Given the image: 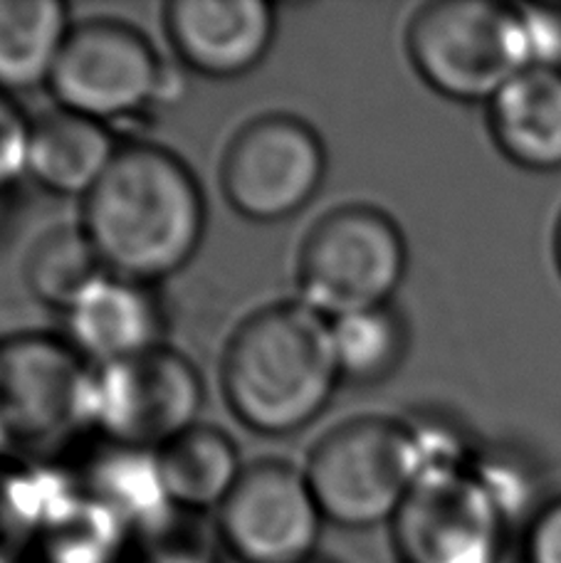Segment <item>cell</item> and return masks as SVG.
<instances>
[{"mask_svg":"<svg viewBox=\"0 0 561 563\" xmlns=\"http://www.w3.org/2000/svg\"><path fill=\"white\" fill-rule=\"evenodd\" d=\"M82 230L109 275L152 285L184 269L204 243V190L172 151L136 141L89 190Z\"/></svg>","mask_w":561,"mask_h":563,"instance_id":"6da1fadb","label":"cell"},{"mask_svg":"<svg viewBox=\"0 0 561 563\" xmlns=\"http://www.w3.org/2000/svg\"><path fill=\"white\" fill-rule=\"evenodd\" d=\"M220 378L226 404L245 428L267 438L299 432L334 396L332 321L305 301L255 311L230 336Z\"/></svg>","mask_w":561,"mask_h":563,"instance_id":"7a4b0ae2","label":"cell"},{"mask_svg":"<svg viewBox=\"0 0 561 563\" xmlns=\"http://www.w3.org/2000/svg\"><path fill=\"white\" fill-rule=\"evenodd\" d=\"M97 368L50 334L0 341V462L47 472L95 430Z\"/></svg>","mask_w":561,"mask_h":563,"instance_id":"3957f363","label":"cell"},{"mask_svg":"<svg viewBox=\"0 0 561 563\" xmlns=\"http://www.w3.org/2000/svg\"><path fill=\"white\" fill-rule=\"evenodd\" d=\"M424 470L406 420L366 416L342 422L309 452L305 475L329 525H391Z\"/></svg>","mask_w":561,"mask_h":563,"instance_id":"277c9868","label":"cell"},{"mask_svg":"<svg viewBox=\"0 0 561 563\" xmlns=\"http://www.w3.org/2000/svg\"><path fill=\"white\" fill-rule=\"evenodd\" d=\"M406 49L428 87L453 102H493L529 69L519 8L438 0L410 18Z\"/></svg>","mask_w":561,"mask_h":563,"instance_id":"5b68a950","label":"cell"},{"mask_svg":"<svg viewBox=\"0 0 561 563\" xmlns=\"http://www.w3.org/2000/svg\"><path fill=\"white\" fill-rule=\"evenodd\" d=\"M408 269L406 238L374 206H342L309 230L299 253L302 301L334 321L391 305Z\"/></svg>","mask_w":561,"mask_h":563,"instance_id":"8992f818","label":"cell"},{"mask_svg":"<svg viewBox=\"0 0 561 563\" xmlns=\"http://www.w3.org/2000/svg\"><path fill=\"white\" fill-rule=\"evenodd\" d=\"M174 85L152 43L117 20L75 25L50 77L57 107L109 126L164 102Z\"/></svg>","mask_w":561,"mask_h":563,"instance_id":"52a82bcc","label":"cell"},{"mask_svg":"<svg viewBox=\"0 0 561 563\" xmlns=\"http://www.w3.org/2000/svg\"><path fill=\"white\" fill-rule=\"evenodd\" d=\"M470 465L420 470L391 521L400 563H503L509 525Z\"/></svg>","mask_w":561,"mask_h":563,"instance_id":"ba28073f","label":"cell"},{"mask_svg":"<svg viewBox=\"0 0 561 563\" xmlns=\"http://www.w3.org/2000/svg\"><path fill=\"white\" fill-rule=\"evenodd\" d=\"M204 380L166 344L97 368L95 430L114 445L158 452L198 426Z\"/></svg>","mask_w":561,"mask_h":563,"instance_id":"9c48e42d","label":"cell"},{"mask_svg":"<svg viewBox=\"0 0 561 563\" xmlns=\"http://www.w3.org/2000/svg\"><path fill=\"white\" fill-rule=\"evenodd\" d=\"M327 151L302 119L265 114L245 124L223 158L228 203L253 223H279L299 213L322 186Z\"/></svg>","mask_w":561,"mask_h":563,"instance_id":"30bf717a","label":"cell"},{"mask_svg":"<svg viewBox=\"0 0 561 563\" xmlns=\"http://www.w3.org/2000/svg\"><path fill=\"white\" fill-rule=\"evenodd\" d=\"M324 515L302 470L260 460L243 470L218 509V534L238 563H307L322 537Z\"/></svg>","mask_w":561,"mask_h":563,"instance_id":"8fae6325","label":"cell"},{"mask_svg":"<svg viewBox=\"0 0 561 563\" xmlns=\"http://www.w3.org/2000/svg\"><path fill=\"white\" fill-rule=\"evenodd\" d=\"M166 30L178 59L213 79L243 77L270 53L275 8L263 0H174Z\"/></svg>","mask_w":561,"mask_h":563,"instance_id":"7c38bea8","label":"cell"},{"mask_svg":"<svg viewBox=\"0 0 561 563\" xmlns=\"http://www.w3.org/2000/svg\"><path fill=\"white\" fill-rule=\"evenodd\" d=\"M65 314L67 341L95 368L164 346V311L144 282L105 275Z\"/></svg>","mask_w":561,"mask_h":563,"instance_id":"4fadbf2b","label":"cell"},{"mask_svg":"<svg viewBox=\"0 0 561 563\" xmlns=\"http://www.w3.org/2000/svg\"><path fill=\"white\" fill-rule=\"evenodd\" d=\"M119 148L112 126L57 107L33 119L28 174L57 196L87 198Z\"/></svg>","mask_w":561,"mask_h":563,"instance_id":"5bb4252c","label":"cell"},{"mask_svg":"<svg viewBox=\"0 0 561 563\" xmlns=\"http://www.w3.org/2000/svg\"><path fill=\"white\" fill-rule=\"evenodd\" d=\"M490 129L507 158L532 170L561 168V73L529 67L493 102Z\"/></svg>","mask_w":561,"mask_h":563,"instance_id":"9a60e30c","label":"cell"},{"mask_svg":"<svg viewBox=\"0 0 561 563\" xmlns=\"http://www.w3.org/2000/svg\"><path fill=\"white\" fill-rule=\"evenodd\" d=\"M132 541L134 529L73 479L57 487L28 563H127Z\"/></svg>","mask_w":561,"mask_h":563,"instance_id":"2e32d148","label":"cell"},{"mask_svg":"<svg viewBox=\"0 0 561 563\" xmlns=\"http://www.w3.org/2000/svg\"><path fill=\"white\" fill-rule=\"evenodd\" d=\"M240 452L223 430L213 426H194L184 435L156 452L168 505L206 515L220 509L243 475Z\"/></svg>","mask_w":561,"mask_h":563,"instance_id":"e0dca14e","label":"cell"},{"mask_svg":"<svg viewBox=\"0 0 561 563\" xmlns=\"http://www.w3.org/2000/svg\"><path fill=\"white\" fill-rule=\"evenodd\" d=\"M73 27L59 0H0V92L50 85Z\"/></svg>","mask_w":561,"mask_h":563,"instance_id":"ac0fdd59","label":"cell"},{"mask_svg":"<svg viewBox=\"0 0 561 563\" xmlns=\"http://www.w3.org/2000/svg\"><path fill=\"white\" fill-rule=\"evenodd\" d=\"M75 482L87 495L117 511L134 531L172 507L158 477L156 452L107 442L105 450L87 462L85 477Z\"/></svg>","mask_w":561,"mask_h":563,"instance_id":"d6986e66","label":"cell"},{"mask_svg":"<svg viewBox=\"0 0 561 563\" xmlns=\"http://www.w3.org/2000/svg\"><path fill=\"white\" fill-rule=\"evenodd\" d=\"M332 349L339 378L359 386L384 384L406 361V319L391 305L334 319Z\"/></svg>","mask_w":561,"mask_h":563,"instance_id":"ffe728a7","label":"cell"},{"mask_svg":"<svg viewBox=\"0 0 561 563\" xmlns=\"http://www.w3.org/2000/svg\"><path fill=\"white\" fill-rule=\"evenodd\" d=\"M105 275H109L107 267L82 225L50 230L30 250L25 263L30 291L43 305L63 311Z\"/></svg>","mask_w":561,"mask_h":563,"instance_id":"44dd1931","label":"cell"},{"mask_svg":"<svg viewBox=\"0 0 561 563\" xmlns=\"http://www.w3.org/2000/svg\"><path fill=\"white\" fill-rule=\"evenodd\" d=\"M47 472L0 462V563H28L50 501L59 487L45 477Z\"/></svg>","mask_w":561,"mask_h":563,"instance_id":"7402d4cb","label":"cell"},{"mask_svg":"<svg viewBox=\"0 0 561 563\" xmlns=\"http://www.w3.org/2000/svg\"><path fill=\"white\" fill-rule=\"evenodd\" d=\"M473 475L487 492V497L495 501L499 515L513 525L515 519L525 517L532 509L535 501V485L532 477L527 475L522 465L505 455H485L473 457Z\"/></svg>","mask_w":561,"mask_h":563,"instance_id":"603a6c76","label":"cell"},{"mask_svg":"<svg viewBox=\"0 0 561 563\" xmlns=\"http://www.w3.org/2000/svg\"><path fill=\"white\" fill-rule=\"evenodd\" d=\"M519 20L525 30L529 67L561 73V8L522 5Z\"/></svg>","mask_w":561,"mask_h":563,"instance_id":"cb8c5ba5","label":"cell"},{"mask_svg":"<svg viewBox=\"0 0 561 563\" xmlns=\"http://www.w3.org/2000/svg\"><path fill=\"white\" fill-rule=\"evenodd\" d=\"M30 126L33 122L13 99L0 92V190L28 174Z\"/></svg>","mask_w":561,"mask_h":563,"instance_id":"d4e9b609","label":"cell"},{"mask_svg":"<svg viewBox=\"0 0 561 563\" xmlns=\"http://www.w3.org/2000/svg\"><path fill=\"white\" fill-rule=\"evenodd\" d=\"M525 563H561V499L529 521Z\"/></svg>","mask_w":561,"mask_h":563,"instance_id":"484cf974","label":"cell"},{"mask_svg":"<svg viewBox=\"0 0 561 563\" xmlns=\"http://www.w3.org/2000/svg\"><path fill=\"white\" fill-rule=\"evenodd\" d=\"M557 255H559V265H561V228H559V238H557Z\"/></svg>","mask_w":561,"mask_h":563,"instance_id":"4316f807","label":"cell"},{"mask_svg":"<svg viewBox=\"0 0 561 563\" xmlns=\"http://www.w3.org/2000/svg\"><path fill=\"white\" fill-rule=\"evenodd\" d=\"M307 563H322V561H317V559H312V561H307Z\"/></svg>","mask_w":561,"mask_h":563,"instance_id":"83f0119b","label":"cell"}]
</instances>
